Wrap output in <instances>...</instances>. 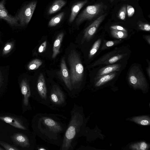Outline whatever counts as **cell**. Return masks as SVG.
<instances>
[{"label":"cell","instance_id":"1","mask_svg":"<svg viewBox=\"0 0 150 150\" xmlns=\"http://www.w3.org/2000/svg\"><path fill=\"white\" fill-rule=\"evenodd\" d=\"M67 118L57 114L39 113L34 117L33 127L36 135L45 142L60 147L68 122Z\"/></svg>","mask_w":150,"mask_h":150},{"label":"cell","instance_id":"2","mask_svg":"<svg viewBox=\"0 0 150 150\" xmlns=\"http://www.w3.org/2000/svg\"><path fill=\"white\" fill-rule=\"evenodd\" d=\"M70 119L65 132L60 150H73L78 138L83 135L85 120L81 106L74 103L70 112Z\"/></svg>","mask_w":150,"mask_h":150},{"label":"cell","instance_id":"3","mask_svg":"<svg viewBox=\"0 0 150 150\" xmlns=\"http://www.w3.org/2000/svg\"><path fill=\"white\" fill-rule=\"evenodd\" d=\"M70 67V76L74 98L78 96L83 78L84 68L79 54L74 50H71L68 58Z\"/></svg>","mask_w":150,"mask_h":150},{"label":"cell","instance_id":"4","mask_svg":"<svg viewBox=\"0 0 150 150\" xmlns=\"http://www.w3.org/2000/svg\"><path fill=\"white\" fill-rule=\"evenodd\" d=\"M49 108L57 110L65 107L67 104V95L57 84L53 85L47 88Z\"/></svg>","mask_w":150,"mask_h":150},{"label":"cell","instance_id":"5","mask_svg":"<svg viewBox=\"0 0 150 150\" xmlns=\"http://www.w3.org/2000/svg\"><path fill=\"white\" fill-rule=\"evenodd\" d=\"M128 80L129 84L134 88L144 90L148 87L146 78L140 68L137 66H134L130 69Z\"/></svg>","mask_w":150,"mask_h":150},{"label":"cell","instance_id":"6","mask_svg":"<svg viewBox=\"0 0 150 150\" xmlns=\"http://www.w3.org/2000/svg\"><path fill=\"white\" fill-rule=\"evenodd\" d=\"M33 96L38 103L49 107L47 98V86L44 75L41 73L38 78L35 90L33 92Z\"/></svg>","mask_w":150,"mask_h":150},{"label":"cell","instance_id":"7","mask_svg":"<svg viewBox=\"0 0 150 150\" xmlns=\"http://www.w3.org/2000/svg\"><path fill=\"white\" fill-rule=\"evenodd\" d=\"M103 7L101 3L87 6L77 18L76 24L79 25L86 20L92 19L98 14Z\"/></svg>","mask_w":150,"mask_h":150},{"label":"cell","instance_id":"8","mask_svg":"<svg viewBox=\"0 0 150 150\" xmlns=\"http://www.w3.org/2000/svg\"><path fill=\"white\" fill-rule=\"evenodd\" d=\"M37 2L33 1L25 6L16 16L23 25L28 24L36 8Z\"/></svg>","mask_w":150,"mask_h":150},{"label":"cell","instance_id":"9","mask_svg":"<svg viewBox=\"0 0 150 150\" xmlns=\"http://www.w3.org/2000/svg\"><path fill=\"white\" fill-rule=\"evenodd\" d=\"M117 51L113 50L103 56L95 62L92 65L93 67L97 65L113 64L124 58L126 54H117Z\"/></svg>","mask_w":150,"mask_h":150},{"label":"cell","instance_id":"10","mask_svg":"<svg viewBox=\"0 0 150 150\" xmlns=\"http://www.w3.org/2000/svg\"><path fill=\"white\" fill-rule=\"evenodd\" d=\"M107 14L102 15L95 20L84 30V35L81 40L83 43L85 41H89L93 36L100 24L104 19Z\"/></svg>","mask_w":150,"mask_h":150},{"label":"cell","instance_id":"11","mask_svg":"<svg viewBox=\"0 0 150 150\" xmlns=\"http://www.w3.org/2000/svg\"><path fill=\"white\" fill-rule=\"evenodd\" d=\"M60 74L61 78L68 90L69 96L73 98L72 88L71 81L70 75L67 67L65 57H63L61 60L60 63Z\"/></svg>","mask_w":150,"mask_h":150},{"label":"cell","instance_id":"12","mask_svg":"<svg viewBox=\"0 0 150 150\" xmlns=\"http://www.w3.org/2000/svg\"><path fill=\"white\" fill-rule=\"evenodd\" d=\"M11 139L16 144L26 148L35 147V144L31 142L29 137L26 135L21 133L14 134L11 136Z\"/></svg>","mask_w":150,"mask_h":150},{"label":"cell","instance_id":"13","mask_svg":"<svg viewBox=\"0 0 150 150\" xmlns=\"http://www.w3.org/2000/svg\"><path fill=\"white\" fill-rule=\"evenodd\" d=\"M4 1L0 2V18L6 20L12 24L17 23L18 20L17 17L12 16L8 13L4 6Z\"/></svg>","mask_w":150,"mask_h":150},{"label":"cell","instance_id":"14","mask_svg":"<svg viewBox=\"0 0 150 150\" xmlns=\"http://www.w3.org/2000/svg\"><path fill=\"white\" fill-rule=\"evenodd\" d=\"M117 73L115 72L104 75L96 76L95 79L94 85L95 86L99 87L113 79Z\"/></svg>","mask_w":150,"mask_h":150},{"label":"cell","instance_id":"15","mask_svg":"<svg viewBox=\"0 0 150 150\" xmlns=\"http://www.w3.org/2000/svg\"><path fill=\"white\" fill-rule=\"evenodd\" d=\"M121 65L120 64H115L109 65L100 69L97 73L98 76L108 74L112 72L120 71Z\"/></svg>","mask_w":150,"mask_h":150},{"label":"cell","instance_id":"16","mask_svg":"<svg viewBox=\"0 0 150 150\" xmlns=\"http://www.w3.org/2000/svg\"><path fill=\"white\" fill-rule=\"evenodd\" d=\"M0 119L16 128L25 130L27 129L22 122L14 117L8 116L0 117Z\"/></svg>","mask_w":150,"mask_h":150},{"label":"cell","instance_id":"17","mask_svg":"<svg viewBox=\"0 0 150 150\" xmlns=\"http://www.w3.org/2000/svg\"><path fill=\"white\" fill-rule=\"evenodd\" d=\"M88 2L87 0L78 2L72 6L71 12L69 18L70 23L72 22L74 20L79 11Z\"/></svg>","mask_w":150,"mask_h":150},{"label":"cell","instance_id":"18","mask_svg":"<svg viewBox=\"0 0 150 150\" xmlns=\"http://www.w3.org/2000/svg\"><path fill=\"white\" fill-rule=\"evenodd\" d=\"M21 91L23 96V103L24 105L29 106V99L31 96V91L29 85L26 82H23L21 86Z\"/></svg>","mask_w":150,"mask_h":150},{"label":"cell","instance_id":"19","mask_svg":"<svg viewBox=\"0 0 150 150\" xmlns=\"http://www.w3.org/2000/svg\"><path fill=\"white\" fill-rule=\"evenodd\" d=\"M64 36V33H63L59 34L54 42L52 56L53 59L55 58L60 52V49Z\"/></svg>","mask_w":150,"mask_h":150},{"label":"cell","instance_id":"20","mask_svg":"<svg viewBox=\"0 0 150 150\" xmlns=\"http://www.w3.org/2000/svg\"><path fill=\"white\" fill-rule=\"evenodd\" d=\"M66 3L64 0H57L55 1L52 5L49 8L48 13L52 14L59 11Z\"/></svg>","mask_w":150,"mask_h":150},{"label":"cell","instance_id":"21","mask_svg":"<svg viewBox=\"0 0 150 150\" xmlns=\"http://www.w3.org/2000/svg\"><path fill=\"white\" fill-rule=\"evenodd\" d=\"M129 120L142 125H148L150 124V117L147 116L134 117L129 118Z\"/></svg>","mask_w":150,"mask_h":150},{"label":"cell","instance_id":"22","mask_svg":"<svg viewBox=\"0 0 150 150\" xmlns=\"http://www.w3.org/2000/svg\"><path fill=\"white\" fill-rule=\"evenodd\" d=\"M64 15V12H62L52 18L48 23V26L53 27L56 25L61 21Z\"/></svg>","mask_w":150,"mask_h":150},{"label":"cell","instance_id":"23","mask_svg":"<svg viewBox=\"0 0 150 150\" xmlns=\"http://www.w3.org/2000/svg\"><path fill=\"white\" fill-rule=\"evenodd\" d=\"M149 146L146 142H142L131 144L129 147L131 149L134 150H145L147 149Z\"/></svg>","mask_w":150,"mask_h":150},{"label":"cell","instance_id":"24","mask_svg":"<svg viewBox=\"0 0 150 150\" xmlns=\"http://www.w3.org/2000/svg\"><path fill=\"white\" fill-rule=\"evenodd\" d=\"M101 42V39H99L94 43L89 52V58H91L95 54L99 48Z\"/></svg>","mask_w":150,"mask_h":150},{"label":"cell","instance_id":"25","mask_svg":"<svg viewBox=\"0 0 150 150\" xmlns=\"http://www.w3.org/2000/svg\"><path fill=\"white\" fill-rule=\"evenodd\" d=\"M111 33L114 38L118 39H124L128 36L127 32L111 30Z\"/></svg>","mask_w":150,"mask_h":150},{"label":"cell","instance_id":"26","mask_svg":"<svg viewBox=\"0 0 150 150\" xmlns=\"http://www.w3.org/2000/svg\"><path fill=\"white\" fill-rule=\"evenodd\" d=\"M42 61L39 59H35L30 64L28 68L30 70H35L38 68L42 64Z\"/></svg>","mask_w":150,"mask_h":150},{"label":"cell","instance_id":"27","mask_svg":"<svg viewBox=\"0 0 150 150\" xmlns=\"http://www.w3.org/2000/svg\"><path fill=\"white\" fill-rule=\"evenodd\" d=\"M120 40L109 41L105 42L102 47V50H103L107 48L115 45L120 43Z\"/></svg>","mask_w":150,"mask_h":150},{"label":"cell","instance_id":"28","mask_svg":"<svg viewBox=\"0 0 150 150\" xmlns=\"http://www.w3.org/2000/svg\"><path fill=\"white\" fill-rule=\"evenodd\" d=\"M127 14V7L124 5L121 8L118 14L119 18L122 20L125 19Z\"/></svg>","mask_w":150,"mask_h":150},{"label":"cell","instance_id":"29","mask_svg":"<svg viewBox=\"0 0 150 150\" xmlns=\"http://www.w3.org/2000/svg\"><path fill=\"white\" fill-rule=\"evenodd\" d=\"M0 144L6 150H18L19 149L16 146L9 144L0 141Z\"/></svg>","mask_w":150,"mask_h":150},{"label":"cell","instance_id":"30","mask_svg":"<svg viewBox=\"0 0 150 150\" xmlns=\"http://www.w3.org/2000/svg\"><path fill=\"white\" fill-rule=\"evenodd\" d=\"M138 28L140 30L146 31H149L150 30V25L146 23L139 22L138 24Z\"/></svg>","mask_w":150,"mask_h":150},{"label":"cell","instance_id":"31","mask_svg":"<svg viewBox=\"0 0 150 150\" xmlns=\"http://www.w3.org/2000/svg\"><path fill=\"white\" fill-rule=\"evenodd\" d=\"M127 11L128 17H131L133 16L134 13V9L131 6L127 5Z\"/></svg>","mask_w":150,"mask_h":150},{"label":"cell","instance_id":"32","mask_svg":"<svg viewBox=\"0 0 150 150\" xmlns=\"http://www.w3.org/2000/svg\"><path fill=\"white\" fill-rule=\"evenodd\" d=\"M110 28L111 30L127 32V30L125 28L120 25H114L111 26L110 27Z\"/></svg>","mask_w":150,"mask_h":150},{"label":"cell","instance_id":"33","mask_svg":"<svg viewBox=\"0 0 150 150\" xmlns=\"http://www.w3.org/2000/svg\"><path fill=\"white\" fill-rule=\"evenodd\" d=\"M47 44V41H45L40 46L38 49V52L39 53H42L45 51L46 47Z\"/></svg>","mask_w":150,"mask_h":150},{"label":"cell","instance_id":"34","mask_svg":"<svg viewBox=\"0 0 150 150\" xmlns=\"http://www.w3.org/2000/svg\"><path fill=\"white\" fill-rule=\"evenodd\" d=\"M36 149L38 150H47L48 149L45 147L41 146H38Z\"/></svg>","mask_w":150,"mask_h":150},{"label":"cell","instance_id":"35","mask_svg":"<svg viewBox=\"0 0 150 150\" xmlns=\"http://www.w3.org/2000/svg\"><path fill=\"white\" fill-rule=\"evenodd\" d=\"M148 66L146 68V71L148 76L150 78V64L149 61L148 62Z\"/></svg>","mask_w":150,"mask_h":150},{"label":"cell","instance_id":"36","mask_svg":"<svg viewBox=\"0 0 150 150\" xmlns=\"http://www.w3.org/2000/svg\"><path fill=\"white\" fill-rule=\"evenodd\" d=\"M144 38L147 41L148 44H150V36L149 35H146L144 36Z\"/></svg>","mask_w":150,"mask_h":150},{"label":"cell","instance_id":"37","mask_svg":"<svg viewBox=\"0 0 150 150\" xmlns=\"http://www.w3.org/2000/svg\"><path fill=\"white\" fill-rule=\"evenodd\" d=\"M11 48V46L10 45H8L4 48L5 50H9Z\"/></svg>","mask_w":150,"mask_h":150},{"label":"cell","instance_id":"38","mask_svg":"<svg viewBox=\"0 0 150 150\" xmlns=\"http://www.w3.org/2000/svg\"><path fill=\"white\" fill-rule=\"evenodd\" d=\"M4 150V149L1 148V147H0V150Z\"/></svg>","mask_w":150,"mask_h":150},{"label":"cell","instance_id":"39","mask_svg":"<svg viewBox=\"0 0 150 150\" xmlns=\"http://www.w3.org/2000/svg\"><path fill=\"white\" fill-rule=\"evenodd\" d=\"M123 0V1H126L127 0Z\"/></svg>","mask_w":150,"mask_h":150}]
</instances>
